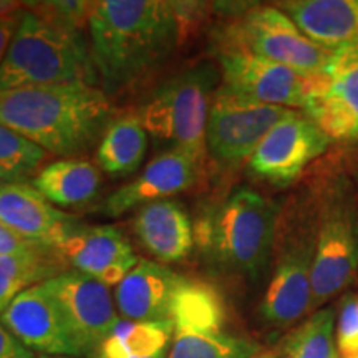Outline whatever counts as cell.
Here are the masks:
<instances>
[{"mask_svg":"<svg viewBox=\"0 0 358 358\" xmlns=\"http://www.w3.org/2000/svg\"><path fill=\"white\" fill-rule=\"evenodd\" d=\"M277 7L327 50L358 43V0H289Z\"/></svg>","mask_w":358,"mask_h":358,"instance_id":"cell-20","label":"cell"},{"mask_svg":"<svg viewBox=\"0 0 358 358\" xmlns=\"http://www.w3.org/2000/svg\"><path fill=\"white\" fill-rule=\"evenodd\" d=\"M133 231L143 249L159 264L186 259L194 248V229L186 209L164 199L143 206L133 219Z\"/></svg>","mask_w":358,"mask_h":358,"instance_id":"cell-19","label":"cell"},{"mask_svg":"<svg viewBox=\"0 0 358 358\" xmlns=\"http://www.w3.org/2000/svg\"><path fill=\"white\" fill-rule=\"evenodd\" d=\"M214 83L211 65L192 66L159 85L138 115L146 133L168 143L169 150L185 151L201 166L208 153L206 128Z\"/></svg>","mask_w":358,"mask_h":358,"instance_id":"cell-5","label":"cell"},{"mask_svg":"<svg viewBox=\"0 0 358 358\" xmlns=\"http://www.w3.org/2000/svg\"><path fill=\"white\" fill-rule=\"evenodd\" d=\"M98 73L82 35L64 32L24 8L0 65V92L45 85H95Z\"/></svg>","mask_w":358,"mask_h":358,"instance_id":"cell-4","label":"cell"},{"mask_svg":"<svg viewBox=\"0 0 358 358\" xmlns=\"http://www.w3.org/2000/svg\"><path fill=\"white\" fill-rule=\"evenodd\" d=\"M95 2L87 0H45V2H24V7L38 19L50 24L64 32L82 35V30L88 27Z\"/></svg>","mask_w":358,"mask_h":358,"instance_id":"cell-29","label":"cell"},{"mask_svg":"<svg viewBox=\"0 0 358 358\" xmlns=\"http://www.w3.org/2000/svg\"><path fill=\"white\" fill-rule=\"evenodd\" d=\"M277 221L275 201L239 187L201 219L194 241L217 266L256 279L271 259Z\"/></svg>","mask_w":358,"mask_h":358,"instance_id":"cell-3","label":"cell"},{"mask_svg":"<svg viewBox=\"0 0 358 358\" xmlns=\"http://www.w3.org/2000/svg\"><path fill=\"white\" fill-rule=\"evenodd\" d=\"M148 150V133L138 115L113 118L96 148V163L110 176H128L140 168Z\"/></svg>","mask_w":358,"mask_h":358,"instance_id":"cell-23","label":"cell"},{"mask_svg":"<svg viewBox=\"0 0 358 358\" xmlns=\"http://www.w3.org/2000/svg\"><path fill=\"white\" fill-rule=\"evenodd\" d=\"M194 3L101 0L88 20L90 53L106 95L124 92L168 60Z\"/></svg>","mask_w":358,"mask_h":358,"instance_id":"cell-1","label":"cell"},{"mask_svg":"<svg viewBox=\"0 0 358 358\" xmlns=\"http://www.w3.org/2000/svg\"><path fill=\"white\" fill-rule=\"evenodd\" d=\"M201 164L181 150H168L156 156L143 173L115 191L103 204L105 216L116 217L138 206L164 201L169 196L189 189L198 181Z\"/></svg>","mask_w":358,"mask_h":358,"instance_id":"cell-16","label":"cell"},{"mask_svg":"<svg viewBox=\"0 0 358 358\" xmlns=\"http://www.w3.org/2000/svg\"><path fill=\"white\" fill-rule=\"evenodd\" d=\"M330 136L306 113L290 111L261 141L249 159L250 171L274 186H289L325 153Z\"/></svg>","mask_w":358,"mask_h":358,"instance_id":"cell-11","label":"cell"},{"mask_svg":"<svg viewBox=\"0 0 358 358\" xmlns=\"http://www.w3.org/2000/svg\"><path fill=\"white\" fill-rule=\"evenodd\" d=\"M113 105L95 85L66 83L0 92V123L47 153L73 156L100 140Z\"/></svg>","mask_w":358,"mask_h":358,"instance_id":"cell-2","label":"cell"},{"mask_svg":"<svg viewBox=\"0 0 358 358\" xmlns=\"http://www.w3.org/2000/svg\"><path fill=\"white\" fill-rule=\"evenodd\" d=\"M303 110L330 140H358V43L335 50L327 69L310 77Z\"/></svg>","mask_w":358,"mask_h":358,"instance_id":"cell-10","label":"cell"},{"mask_svg":"<svg viewBox=\"0 0 358 358\" xmlns=\"http://www.w3.org/2000/svg\"><path fill=\"white\" fill-rule=\"evenodd\" d=\"M45 249L35 248L0 257V315L24 290L60 274L55 262L45 254Z\"/></svg>","mask_w":358,"mask_h":358,"instance_id":"cell-26","label":"cell"},{"mask_svg":"<svg viewBox=\"0 0 358 358\" xmlns=\"http://www.w3.org/2000/svg\"><path fill=\"white\" fill-rule=\"evenodd\" d=\"M219 45L221 52L252 53L303 77L320 75L334 55L312 42L279 7H250L222 30Z\"/></svg>","mask_w":358,"mask_h":358,"instance_id":"cell-6","label":"cell"},{"mask_svg":"<svg viewBox=\"0 0 358 358\" xmlns=\"http://www.w3.org/2000/svg\"><path fill=\"white\" fill-rule=\"evenodd\" d=\"M22 12L13 13V15L8 17H2L0 19V65H2L3 58H6L8 48H10V43L13 37H15L17 29L20 25V19H22Z\"/></svg>","mask_w":358,"mask_h":358,"instance_id":"cell-33","label":"cell"},{"mask_svg":"<svg viewBox=\"0 0 358 358\" xmlns=\"http://www.w3.org/2000/svg\"><path fill=\"white\" fill-rule=\"evenodd\" d=\"M289 108L243 98L226 87L214 93L206 128V146L217 163L234 166L250 159L261 141Z\"/></svg>","mask_w":358,"mask_h":358,"instance_id":"cell-8","label":"cell"},{"mask_svg":"<svg viewBox=\"0 0 358 358\" xmlns=\"http://www.w3.org/2000/svg\"><path fill=\"white\" fill-rule=\"evenodd\" d=\"M0 222L29 243L52 250L78 224L27 182L0 187Z\"/></svg>","mask_w":358,"mask_h":358,"instance_id":"cell-17","label":"cell"},{"mask_svg":"<svg viewBox=\"0 0 358 358\" xmlns=\"http://www.w3.org/2000/svg\"><path fill=\"white\" fill-rule=\"evenodd\" d=\"M250 358H277V355H274V353H257V355Z\"/></svg>","mask_w":358,"mask_h":358,"instance_id":"cell-35","label":"cell"},{"mask_svg":"<svg viewBox=\"0 0 358 358\" xmlns=\"http://www.w3.org/2000/svg\"><path fill=\"white\" fill-rule=\"evenodd\" d=\"M35 358H75V357H55V355H40Z\"/></svg>","mask_w":358,"mask_h":358,"instance_id":"cell-36","label":"cell"},{"mask_svg":"<svg viewBox=\"0 0 358 358\" xmlns=\"http://www.w3.org/2000/svg\"><path fill=\"white\" fill-rule=\"evenodd\" d=\"M0 358H35L34 352L29 350L19 338H15L0 324Z\"/></svg>","mask_w":358,"mask_h":358,"instance_id":"cell-32","label":"cell"},{"mask_svg":"<svg viewBox=\"0 0 358 358\" xmlns=\"http://www.w3.org/2000/svg\"><path fill=\"white\" fill-rule=\"evenodd\" d=\"M219 65L222 87L236 95L289 110L306 106L310 77L289 66L239 50L219 52Z\"/></svg>","mask_w":358,"mask_h":358,"instance_id":"cell-12","label":"cell"},{"mask_svg":"<svg viewBox=\"0 0 358 358\" xmlns=\"http://www.w3.org/2000/svg\"><path fill=\"white\" fill-rule=\"evenodd\" d=\"M179 279L164 264L140 259L133 271L116 285L115 303L127 320H169Z\"/></svg>","mask_w":358,"mask_h":358,"instance_id":"cell-18","label":"cell"},{"mask_svg":"<svg viewBox=\"0 0 358 358\" xmlns=\"http://www.w3.org/2000/svg\"><path fill=\"white\" fill-rule=\"evenodd\" d=\"M335 320L332 307L312 312L284 338L279 358H340L335 343Z\"/></svg>","mask_w":358,"mask_h":358,"instance_id":"cell-27","label":"cell"},{"mask_svg":"<svg viewBox=\"0 0 358 358\" xmlns=\"http://www.w3.org/2000/svg\"><path fill=\"white\" fill-rule=\"evenodd\" d=\"M24 2H17V0H0V19L2 17L13 15V13H19L24 10Z\"/></svg>","mask_w":358,"mask_h":358,"instance_id":"cell-34","label":"cell"},{"mask_svg":"<svg viewBox=\"0 0 358 358\" xmlns=\"http://www.w3.org/2000/svg\"><path fill=\"white\" fill-rule=\"evenodd\" d=\"M101 185L100 171L92 161L66 158L53 161L38 171L32 186L50 204L80 208L92 203Z\"/></svg>","mask_w":358,"mask_h":358,"instance_id":"cell-21","label":"cell"},{"mask_svg":"<svg viewBox=\"0 0 358 358\" xmlns=\"http://www.w3.org/2000/svg\"><path fill=\"white\" fill-rule=\"evenodd\" d=\"M73 271L111 287L140 262L131 243L115 226H80L53 249Z\"/></svg>","mask_w":358,"mask_h":358,"instance_id":"cell-13","label":"cell"},{"mask_svg":"<svg viewBox=\"0 0 358 358\" xmlns=\"http://www.w3.org/2000/svg\"><path fill=\"white\" fill-rule=\"evenodd\" d=\"M47 151L0 123V187L34 179Z\"/></svg>","mask_w":358,"mask_h":358,"instance_id":"cell-28","label":"cell"},{"mask_svg":"<svg viewBox=\"0 0 358 358\" xmlns=\"http://www.w3.org/2000/svg\"><path fill=\"white\" fill-rule=\"evenodd\" d=\"M315 241L303 236L282 250L261 303V315L274 327H289L312 312V261Z\"/></svg>","mask_w":358,"mask_h":358,"instance_id":"cell-15","label":"cell"},{"mask_svg":"<svg viewBox=\"0 0 358 358\" xmlns=\"http://www.w3.org/2000/svg\"><path fill=\"white\" fill-rule=\"evenodd\" d=\"M335 343L340 358H358V295L347 294L338 306Z\"/></svg>","mask_w":358,"mask_h":358,"instance_id":"cell-30","label":"cell"},{"mask_svg":"<svg viewBox=\"0 0 358 358\" xmlns=\"http://www.w3.org/2000/svg\"><path fill=\"white\" fill-rule=\"evenodd\" d=\"M60 308L66 329L82 357H93L120 322L110 287L77 271L42 282Z\"/></svg>","mask_w":358,"mask_h":358,"instance_id":"cell-9","label":"cell"},{"mask_svg":"<svg viewBox=\"0 0 358 358\" xmlns=\"http://www.w3.org/2000/svg\"><path fill=\"white\" fill-rule=\"evenodd\" d=\"M173 342V325L169 320L138 322L120 319L96 358H168Z\"/></svg>","mask_w":358,"mask_h":358,"instance_id":"cell-24","label":"cell"},{"mask_svg":"<svg viewBox=\"0 0 358 358\" xmlns=\"http://www.w3.org/2000/svg\"><path fill=\"white\" fill-rule=\"evenodd\" d=\"M226 317V303L214 285L181 275L169 313L173 330H222Z\"/></svg>","mask_w":358,"mask_h":358,"instance_id":"cell-22","label":"cell"},{"mask_svg":"<svg viewBox=\"0 0 358 358\" xmlns=\"http://www.w3.org/2000/svg\"><path fill=\"white\" fill-rule=\"evenodd\" d=\"M35 248H40V245L29 243L24 237L15 234L12 229H8L7 226L0 222V257L27 252V250H32Z\"/></svg>","mask_w":358,"mask_h":358,"instance_id":"cell-31","label":"cell"},{"mask_svg":"<svg viewBox=\"0 0 358 358\" xmlns=\"http://www.w3.org/2000/svg\"><path fill=\"white\" fill-rule=\"evenodd\" d=\"M358 271V213L345 196L327 203L312 261V312L343 292ZM310 312V313H312Z\"/></svg>","mask_w":358,"mask_h":358,"instance_id":"cell-7","label":"cell"},{"mask_svg":"<svg viewBox=\"0 0 358 358\" xmlns=\"http://www.w3.org/2000/svg\"><path fill=\"white\" fill-rule=\"evenodd\" d=\"M261 350L252 340L222 330H173L168 358H250Z\"/></svg>","mask_w":358,"mask_h":358,"instance_id":"cell-25","label":"cell"},{"mask_svg":"<svg viewBox=\"0 0 358 358\" xmlns=\"http://www.w3.org/2000/svg\"><path fill=\"white\" fill-rule=\"evenodd\" d=\"M0 324L32 352L82 357L71 340L60 308L43 284L27 289L0 315Z\"/></svg>","mask_w":358,"mask_h":358,"instance_id":"cell-14","label":"cell"}]
</instances>
